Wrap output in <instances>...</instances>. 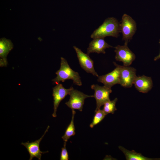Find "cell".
Here are the masks:
<instances>
[{
    "mask_svg": "<svg viewBox=\"0 0 160 160\" xmlns=\"http://www.w3.org/2000/svg\"><path fill=\"white\" fill-rule=\"evenodd\" d=\"M120 32V23L117 20L113 17H109L94 31L90 37L93 39L104 38L107 36L117 37Z\"/></svg>",
    "mask_w": 160,
    "mask_h": 160,
    "instance_id": "cell-1",
    "label": "cell"
},
{
    "mask_svg": "<svg viewBox=\"0 0 160 160\" xmlns=\"http://www.w3.org/2000/svg\"><path fill=\"white\" fill-rule=\"evenodd\" d=\"M55 73L56 77L52 80L55 84H58L61 81L63 82L66 80L71 79L75 84L79 86L82 85V82L78 73L73 70L67 60L63 57H61L60 68Z\"/></svg>",
    "mask_w": 160,
    "mask_h": 160,
    "instance_id": "cell-2",
    "label": "cell"
},
{
    "mask_svg": "<svg viewBox=\"0 0 160 160\" xmlns=\"http://www.w3.org/2000/svg\"><path fill=\"white\" fill-rule=\"evenodd\" d=\"M120 28L122 34L123 39L125 41L124 44H127L136 30V22L131 17L125 14L122 16Z\"/></svg>",
    "mask_w": 160,
    "mask_h": 160,
    "instance_id": "cell-3",
    "label": "cell"
},
{
    "mask_svg": "<svg viewBox=\"0 0 160 160\" xmlns=\"http://www.w3.org/2000/svg\"><path fill=\"white\" fill-rule=\"evenodd\" d=\"M69 100L65 104L72 110H78L82 111L85 100L88 97H93L92 95H88L73 88L69 94Z\"/></svg>",
    "mask_w": 160,
    "mask_h": 160,
    "instance_id": "cell-4",
    "label": "cell"
},
{
    "mask_svg": "<svg viewBox=\"0 0 160 160\" xmlns=\"http://www.w3.org/2000/svg\"><path fill=\"white\" fill-rule=\"evenodd\" d=\"M91 88L94 91L93 97L96 101V107L95 112L100 107L107 101L110 100V94L112 92L111 88L105 86H100L98 84H93Z\"/></svg>",
    "mask_w": 160,
    "mask_h": 160,
    "instance_id": "cell-5",
    "label": "cell"
},
{
    "mask_svg": "<svg viewBox=\"0 0 160 160\" xmlns=\"http://www.w3.org/2000/svg\"><path fill=\"white\" fill-rule=\"evenodd\" d=\"M113 63L114 64L117 65L119 68L120 84L124 87H131L137 76L135 69L129 66L120 65L115 62H113Z\"/></svg>",
    "mask_w": 160,
    "mask_h": 160,
    "instance_id": "cell-6",
    "label": "cell"
},
{
    "mask_svg": "<svg viewBox=\"0 0 160 160\" xmlns=\"http://www.w3.org/2000/svg\"><path fill=\"white\" fill-rule=\"evenodd\" d=\"M127 45H118L115 47V58L117 61L122 62L124 66H129L135 60V56Z\"/></svg>",
    "mask_w": 160,
    "mask_h": 160,
    "instance_id": "cell-7",
    "label": "cell"
},
{
    "mask_svg": "<svg viewBox=\"0 0 160 160\" xmlns=\"http://www.w3.org/2000/svg\"><path fill=\"white\" fill-rule=\"evenodd\" d=\"M73 48L75 50L81 67L87 73L92 74L97 77L99 76L94 67V62L89 55L83 52L76 46Z\"/></svg>",
    "mask_w": 160,
    "mask_h": 160,
    "instance_id": "cell-8",
    "label": "cell"
},
{
    "mask_svg": "<svg viewBox=\"0 0 160 160\" xmlns=\"http://www.w3.org/2000/svg\"><path fill=\"white\" fill-rule=\"evenodd\" d=\"M73 88L71 87L69 89H65L61 84H57L53 88L54 111L52 116L53 117L57 116L56 112L60 103L67 95L69 94Z\"/></svg>",
    "mask_w": 160,
    "mask_h": 160,
    "instance_id": "cell-9",
    "label": "cell"
},
{
    "mask_svg": "<svg viewBox=\"0 0 160 160\" xmlns=\"http://www.w3.org/2000/svg\"><path fill=\"white\" fill-rule=\"evenodd\" d=\"M49 127L48 126L45 131L44 134L39 139L34 141L29 142H22L21 144L24 146L27 149L30 155L29 160H32L33 158L35 157L39 160L41 159V157L42 154L48 152V151H42L40 149L39 145L40 142L44 136L45 134L47 132Z\"/></svg>",
    "mask_w": 160,
    "mask_h": 160,
    "instance_id": "cell-10",
    "label": "cell"
},
{
    "mask_svg": "<svg viewBox=\"0 0 160 160\" xmlns=\"http://www.w3.org/2000/svg\"><path fill=\"white\" fill-rule=\"evenodd\" d=\"M116 68L113 71L104 75L99 76L97 81L103 83L104 86L111 88L116 84L120 83V72L119 67L114 64Z\"/></svg>",
    "mask_w": 160,
    "mask_h": 160,
    "instance_id": "cell-11",
    "label": "cell"
},
{
    "mask_svg": "<svg viewBox=\"0 0 160 160\" xmlns=\"http://www.w3.org/2000/svg\"><path fill=\"white\" fill-rule=\"evenodd\" d=\"M113 47L106 42L103 38L93 39L89 43L87 48V54L89 55L90 53L93 52L105 54V50L107 48Z\"/></svg>",
    "mask_w": 160,
    "mask_h": 160,
    "instance_id": "cell-12",
    "label": "cell"
},
{
    "mask_svg": "<svg viewBox=\"0 0 160 160\" xmlns=\"http://www.w3.org/2000/svg\"><path fill=\"white\" fill-rule=\"evenodd\" d=\"M13 45L11 40L5 38L0 39V66H6L8 64L7 57L13 49Z\"/></svg>",
    "mask_w": 160,
    "mask_h": 160,
    "instance_id": "cell-13",
    "label": "cell"
},
{
    "mask_svg": "<svg viewBox=\"0 0 160 160\" xmlns=\"http://www.w3.org/2000/svg\"><path fill=\"white\" fill-rule=\"evenodd\" d=\"M133 84L137 90L143 93L148 92L153 87V81L151 78L145 75L136 76Z\"/></svg>",
    "mask_w": 160,
    "mask_h": 160,
    "instance_id": "cell-14",
    "label": "cell"
},
{
    "mask_svg": "<svg viewBox=\"0 0 160 160\" xmlns=\"http://www.w3.org/2000/svg\"><path fill=\"white\" fill-rule=\"evenodd\" d=\"M119 148L124 153L127 160H160V158L154 159L145 157L140 153L134 150L130 151L121 146H119Z\"/></svg>",
    "mask_w": 160,
    "mask_h": 160,
    "instance_id": "cell-15",
    "label": "cell"
},
{
    "mask_svg": "<svg viewBox=\"0 0 160 160\" xmlns=\"http://www.w3.org/2000/svg\"><path fill=\"white\" fill-rule=\"evenodd\" d=\"M75 113L76 111L74 110H72V116L71 121L67 127L64 135L62 137L64 141V143H66L70 138L75 135V128L74 121Z\"/></svg>",
    "mask_w": 160,
    "mask_h": 160,
    "instance_id": "cell-16",
    "label": "cell"
},
{
    "mask_svg": "<svg viewBox=\"0 0 160 160\" xmlns=\"http://www.w3.org/2000/svg\"><path fill=\"white\" fill-rule=\"evenodd\" d=\"M117 100V98H116L113 100H110L104 103L103 110L106 115L109 113L113 114L117 110L116 104Z\"/></svg>",
    "mask_w": 160,
    "mask_h": 160,
    "instance_id": "cell-17",
    "label": "cell"
},
{
    "mask_svg": "<svg viewBox=\"0 0 160 160\" xmlns=\"http://www.w3.org/2000/svg\"><path fill=\"white\" fill-rule=\"evenodd\" d=\"M95 112V113L92 121L89 125V127L91 128H93L94 126L99 123L106 115L103 111L100 109H98Z\"/></svg>",
    "mask_w": 160,
    "mask_h": 160,
    "instance_id": "cell-18",
    "label": "cell"
},
{
    "mask_svg": "<svg viewBox=\"0 0 160 160\" xmlns=\"http://www.w3.org/2000/svg\"><path fill=\"white\" fill-rule=\"evenodd\" d=\"M66 144L64 143L63 147L61 148L60 155V160H68L69 156L66 148Z\"/></svg>",
    "mask_w": 160,
    "mask_h": 160,
    "instance_id": "cell-19",
    "label": "cell"
},
{
    "mask_svg": "<svg viewBox=\"0 0 160 160\" xmlns=\"http://www.w3.org/2000/svg\"><path fill=\"white\" fill-rule=\"evenodd\" d=\"M159 43L160 44V39L159 40ZM160 59V52L159 55L156 57L154 58V60L156 61L159 59Z\"/></svg>",
    "mask_w": 160,
    "mask_h": 160,
    "instance_id": "cell-20",
    "label": "cell"
}]
</instances>
